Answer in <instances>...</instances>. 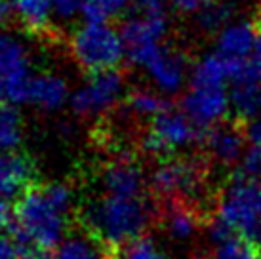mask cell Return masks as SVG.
Segmentation results:
<instances>
[{"instance_id": "9c48e42d", "label": "cell", "mask_w": 261, "mask_h": 259, "mask_svg": "<svg viewBox=\"0 0 261 259\" xmlns=\"http://www.w3.org/2000/svg\"><path fill=\"white\" fill-rule=\"evenodd\" d=\"M229 101L237 120L254 122L261 118V71L252 59H229Z\"/></svg>"}, {"instance_id": "74e56055", "label": "cell", "mask_w": 261, "mask_h": 259, "mask_svg": "<svg viewBox=\"0 0 261 259\" xmlns=\"http://www.w3.org/2000/svg\"><path fill=\"white\" fill-rule=\"evenodd\" d=\"M204 2H214V0H204Z\"/></svg>"}, {"instance_id": "277c9868", "label": "cell", "mask_w": 261, "mask_h": 259, "mask_svg": "<svg viewBox=\"0 0 261 259\" xmlns=\"http://www.w3.org/2000/svg\"><path fill=\"white\" fill-rule=\"evenodd\" d=\"M71 54L90 74L116 71L126 51L122 35L109 23H84L71 38Z\"/></svg>"}, {"instance_id": "e575fe53", "label": "cell", "mask_w": 261, "mask_h": 259, "mask_svg": "<svg viewBox=\"0 0 261 259\" xmlns=\"http://www.w3.org/2000/svg\"><path fill=\"white\" fill-rule=\"evenodd\" d=\"M252 61L255 63V67L261 71V33H257V38H255V46H254V54H252Z\"/></svg>"}, {"instance_id": "2e32d148", "label": "cell", "mask_w": 261, "mask_h": 259, "mask_svg": "<svg viewBox=\"0 0 261 259\" xmlns=\"http://www.w3.org/2000/svg\"><path fill=\"white\" fill-rule=\"evenodd\" d=\"M67 99H71V95H69V86L65 79L51 74V72L35 74L31 79L27 103L42 111H58L65 105Z\"/></svg>"}, {"instance_id": "8992f818", "label": "cell", "mask_w": 261, "mask_h": 259, "mask_svg": "<svg viewBox=\"0 0 261 259\" xmlns=\"http://www.w3.org/2000/svg\"><path fill=\"white\" fill-rule=\"evenodd\" d=\"M200 130L183 111L168 109L166 113L152 118L145 134L141 136L143 151L152 157H168L183 147L204 139Z\"/></svg>"}, {"instance_id": "4fadbf2b", "label": "cell", "mask_w": 261, "mask_h": 259, "mask_svg": "<svg viewBox=\"0 0 261 259\" xmlns=\"http://www.w3.org/2000/svg\"><path fill=\"white\" fill-rule=\"evenodd\" d=\"M202 141L212 159L225 166L239 164L248 149L246 130H242L237 122H221L208 128Z\"/></svg>"}, {"instance_id": "7c38bea8", "label": "cell", "mask_w": 261, "mask_h": 259, "mask_svg": "<svg viewBox=\"0 0 261 259\" xmlns=\"http://www.w3.org/2000/svg\"><path fill=\"white\" fill-rule=\"evenodd\" d=\"M168 31L166 15L162 17H143V15H130L122 25L120 35L126 44V51L132 63L143 58L147 51L162 44V38Z\"/></svg>"}, {"instance_id": "8fae6325", "label": "cell", "mask_w": 261, "mask_h": 259, "mask_svg": "<svg viewBox=\"0 0 261 259\" xmlns=\"http://www.w3.org/2000/svg\"><path fill=\"white\" fill-rule=\"evenodd\" d=\"M138 67L145 69L160 94L179 92L187 76V59L174 46H156L141 59L136 61Z\"/></svg>"}, {"instance_id": "9a60e30c", "label": "cell", "mask_w": 261, "mask_h": 259, "mask_svg": "<svg viewBox=\"0 0 261 259\" xmlns=\"http://www.w3.org/2000/svg\"><path fill=\"white\" fill-rule=\"evenodd\" d=\"M33 177L35 166L23 152L0 149V200L29 191Z\"/></svg>"}, {"instance_id": "f1b7e54d", "label": "cell", "mask_w": 261, "mask_h": 259, "mask_svg": "<svg viewBox=\"0 0 261 259\" xmlns=\"http://www.w3.org/2000/svg\"><path fill=\"white\" fill-rule=\"evenodd\" d=\"M54 2V14L61 19H73L76 14H82L84 0H51Z\"/></svg>"}, {"instance_id": "ba28073f", "label": "cell", "mask_w": 261, "mask_h": 259, "mask_svg": "<svg viewBox=\"0 0 261 259\" xmlns=\"http://www.w3.org/2000/svg\"><path fill=\"white\" fill-rule=\"evenodd\" d=\"M124 76L118 71L90 74V79L71 94V107L79 116H101L124 95Z\"/></svg>"}, {"instance_id": "8d00e7d4", "label": "cell", "mask_w": 261, "mask_h": 259, "mask_svg": "<svg viewBox=\"0 0 261 259\" xmlns=\"http://www.w3.org/2000/svg\"><path fill=\"white\" fill-rule=\"evenodd\" d=\"M257 19H259V23H261V4H259V12H257Z\"/></svg>"}, {"instance_id": "3957f363", "label": "cell", "mask_w": 261, "mask_h": 259, "mask_svg": "<svg viewBox=\"0 0 261 259\" xmlns=\"http://www.w3.org/2000/svg\"><path fill=\"white\" fill-rule=\"evenodd\" d=\"M210 237L216 244L231 237L261 238V181L232 177L219 194Z\"/></svg>"}, {"instance_id": "1f68e13d", "label": "cell", "mask_w": 261, "mask_h": 259, "mask_svg": "<svg viewBox=\"0 0 261 259\" xmlns=\"http://www.w3.org/2000/svg\"><path fill=\"white\" fill-rule=\"evenodd\" d=\"M246 139L248 147H254V149H259L261 151V118H257L254 122H248Z\"/></svg>"}, {"instance_id": "30bf717a", "label": "cell", "mask_w": 261, "mask_h": 259, "mask_svg": "<svg viewBox=\"0 0 261 259\" xmlns=\"http://www.w3.org/2000/svg\"><path fill=\"white\" fill-rule=\"evenodd\" d=\"M181 107L183 113L198 128L206 130L223 122L225 115L231 109V101L225 86L189 84L187 94L183 95Z\"/></svg>"}, {"instance_id": "4dcf8cb0", "label": "cell", "mask_w": 261, "mask_h": 259, "mask_svg": "<svg viewBox=\"0 0 261 259\" xmlns=\"http://www.w3.org/2000/svg\"><path fill=\"white\" fill-rule=\"evenodd\" d=\"M14 227V212L6 200H0V235H10Z\"/></svg>"}, {"instance_id": "484cf974", "label": "cell", "mask_w": 261, "mask_h": 259, "mask_svg": "<svg viewBox=\"0 0 261 259\" xmlns=\"http://www.w3.org/2000/svg\"><path fill=\"white\" fill-rule=\"evenodd\" d=\"M113 259H166L159 250L154 240L147 237L138 238L136 242L124 246L118 252L113 253Z\"/></svg>"}, {"instance_id": "5b68a950", "label": "cell", "mask_w": 261, "mask_h": 259, "mask_svg": "<svg viewBox=\"0 0 261 259\" xmlns=\"http://www.w3.org/2000/svg\"><path fill=\"white\" fill-rule=\"evenodd\" d=\"M152 191L168 202L195 204L206 187V166L196 159H166L152 172Z\"/></svg>"}, {"instance_id": "f546056e", "label": "cell", "mask_w": 261, "mask_h": 259, "mask_svg": "<svg viewBox=\"0 0 261 259\" xmlns=\"http://www.w3.org/2000/svg\"><path fill=\"white\" fill-rule=\"evenodd\" d=\"M170 4L174 6L175 12L187 15V14H198L206 2L204 0H170Z\"/></svg>"}, {"instance_id": "e0dca14e", "label": "cell", "mask_w": 261, "mask_h": 259, "mask_svg": "<svg viewBox=\"0 0 261 259\" xmlns=\"http://www.w3.org/2000/svg\"><path fill=\"white\" fill-rule=\"evenodd\" d=\"M257 33L246 21L229 23L218 35V54L231 61H244L254 54Z\"/></svg>"}, {"instance_id": "6da1fadb", "label": "cell", "mask_w": 261, "mask_h": 259, "mask_svg": "<svg viewBox=\"0 0 261 259\" xmlns=\"http://www.w3.org/2000/svg\"><path fill=\"white\" fill-rule=\"evenodd\" d=\"M71 208L73 191L63 183L31 187L15 204L12 230L38 248L51 252L65 240Z\"/></svg>"}, {"instance_id": "83f0119b", "label": "cell", "mask_w": 261, "mask_h": 259, "mask_svg": "<svg viewBox=\"0 0 261 259\" xmlns=\"http://www.w3.org/2000/svg\"><path fill=\"white\" fill-rule=\"evenodd\" d=\"M130 15L143 17H162L166 15L164 0H130Z\"/></svg>"}, {"instance_id": "4316f807", "label": "cell", "mask_w": 261, "mask_h": 259, "mask_svg": "<svg viewBox=\"0 0 261 259\" xmlns=\"http://www.w3.org/2000/svg\"><path fill=\"white\" fill-rule=\"evenodd\" d=\"M234 177L240 179H250V181H259L261 179V151L248 147L244 157L240 159V162L237 164V172Z\"/></svg>"}, {"instance_id": "44dd1931", "label": "cell", "mask_w": 261, "mask_h": 259, "mask_svg": "<svg viewBox=\"0 0 261 259\" xmlns=\"http://www.w3.org/2000/svg\"><path fill=\"white\" fill-rule=\"evenodd\" d=\"M126 107L134 116L139 118H156L159 115L166 113L170 107L162 94L159 92H152L147 88H136L132 90L130 94L126 95Z\"/></svg>"}, {"instance_id": "cb8c5ba5", "label": "cell", "mask_w": 261, "mask_h": 259, "mask_svg": "<svg viewBox=\"0 0 261 259\" xmlns=\"http://www.w3.org/2000/svg\"><path fill=\"white\" fill-rule=\"evenodd\" d=\"M196 15H198V25H200L202 31H206V33H221L231 23L232 8L231 4L214 0V2H206L202 10Z\"/></svg>"}, {"instance_id": "ffe728a7", "label": "cell", "mask_w": 261, "mask_h": 259, "mask_svg": "<svg viewBox=\"0 0 261 259\" xmlns=\"http://www.w3.org/2000/svg\"><path fill=\"white\" fill-rule=\"evenodd\" d=\"M54 259H113V252L92 237H67L58 246Z\"/></svg>"}, {"instance_id": "d6986e66", "label": "cell", "mask_w": 261, "mask_h": 259, "mask_svg": "<svg viewBox=\"0 0 261 259\" xmlns=\"http://www.w3.org/2000/svg\"><path fill=\"white\" fill-rule=\"evenodd\" d=\"M12 10L17 21L33 35H42L50 29L54 15L51 0H12Z\"/></svg>"}, {"instance_id": "d6a6232c", "label": "cell", "mask_w": 261, "mask_h": 259, "mask_svg": "<svg viewBox=\"0 0 261 259\" xmlns=\"http://www.w3.org/2000/svg\"><path fill=\"white\" fill-rule=\"evenodd\" d=\"M0 259H17V248L12 235H0Z\"/></svg>"}, {"instance_id": "ac0fdd59", "label": "cell", "mask_w": 261, "mask_h": 259, "mask_svg": "<svg viewBox=\"0 0 261 259\" xmlns=\"http://www.w3.org/2000/svg\"><path fill=\"white\" fill-rule=\"evenodd\" d=\"M162 227L175 242H185L195 237L200 229V216L195 204L189 202H168L162 212Z\"/></svg>"}, {"instance_id": "603a6c76", "label": "cell", "mask_w": 261, "mask_h": 259, "mask_svg": "<svg viewBox=\"0 0 261 259\" xmlns=\"http://www.w3.org/2000/svg\"><path fill=\"white\" fill-rule=\"evenodd\" d=\"M130 10V0H84L82 15L86 23H109Z\"/></svg>"}, {"instance_id": "7a4b0ae2", "label": "cell", "mask_w": 261, "mask_h": 259, "mask_svg": "<svg viewBox=\"0 0 261 259\" xmlns=\"http://www.w3.org/2000/svg\"><path fill=\"white\" fill-rule=\"evenodd\" d=\"M151 204L143 198H122L107 194L92 202L82 212V225L88 237L97 240L109 252H118L124 246L143 237L151 223Z\"/></svg>"}, {"instance_id": "7402d4cb", "label": "cell", "mask_w": 261, "mask_h": 259, "mask_svg": "<svg viewBox=\"0 0 261 259\" xmlns=\"http://www.w3.org/2000/svg\"><path fill=\"white\" fill-rule=\"evenodd\" d=\"M23 139V122L19 111L12 103H0V149L15 151Z\"/></svg>"}, {"instance_id": "d4e9b609", "label": "cell", "mask_w": 261, "mask_h": 259, "mask_svg": "<svg viewBox=\"0 0 261 259\" xmlns=\"http://www.w3.org/2000/svg\"><path fill=\"white\" fill-rule=\"evenodd\" d=\"M214 259H259V253L250 240L231 237L216 244Z\"/></svg>"}, {"instance_id": "836d02e7", "label": "cell", "mask_w": 261, "mask_h": 259, "mask_svg": "<svg viewBox=\"0 0 261 259\" xmlns=\"http://www.w3.org/2000/svg\"><path fill=\"white\" fill-rule=\"evenodd\" d=\"M12 14H14V10H12V0H0V23L6 21Z\"/></svg>"}, {"instance_id": "5bb4252c", "label": "cell", "mask_w": 261, "mask_h": 259, "mask_svg": "<svg viewBox=\"0 0 261 259\" xmlns=\"http://www.w3.org/2000/svg\"><path fill=\"white\" fill-rule=\"evenodd\" d=\"M103 183L107 194L122 198H143L145 175L141 166L130 157H120L107 164L103 172Z\"/></svg>"}, {"instance_id": "d590c367", "label": "cell", "mask_w": 261, "mask_h": 259, "mask_svg": "<svg viewBox=\"0 0 261 259\" xmlns=\"http://www.w3.org/2000/svg\"><path fill=\"white\" fill-rule=\"evenodd\" d=\"M257 253H259V259H261V238H259V242H257Z\"/></svg>"}, {"instance_id": "52a82bcc", "label": "cell", "mask_w": 261, "mask_h": 259, "mask_svg": "<svg viewBox=\"0 0 261 259\" xmlns=\"http://www.w3.org/2000/svg\"><path fill=\"white\" fill-rule=\"evenodd\" d=\"M29 54L15 36L0 31V103H25L31 84Z\"/></svg>"}]
</instances>
